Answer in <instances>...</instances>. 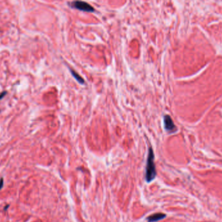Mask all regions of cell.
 <instances>
[{
  "instance_id": "obj_1",
  "label": "cell",
  "mask_w": 222,
  "mask_h": 222,
  "mask_svg": "<svg viewBox=\"0 0 222 222\" xmlns=\"http://www.w3.org/2000/svg\"><path fill=\"white\" fill-rule=\"evenodd\" d=\"M155 154L153 149L149 147L147 158V164L145 168V180L147 182H151L156 176V167L155 164Z\"/></svg>"
},
{
  "instance_id": "obj_2",
  "label": "cell",
  "mask_w": 222,
  "mask_h": 222,
  "mask_svg": "<svg viewBox=\"0 0 222 222\" xmlns=\"http://www.w3.org/2000/svg\"><path fill=\"white\" fill-rule=\"evenodd\" d=\"M70 6L72 8L76 9L82 11L88 12V13H93L94 12V8L91 5L88 4V3L85 2H81V1H75L71 2L69 3Z\"/></svg>"
},
{
  "instance_id": "obj_3",
  "label": "cell",
  "mask_w": 222,
  "mask_h": 222,
  "mask_svg": "<svg viewBox=\"0 0 222 222\" xmlns=\"http://www.w3.org/2000/svg\"><path fill=\"white\" fill-rule=\"evenodd\" d=\"M164 124L166 131L169 132H174L176 131L177 128L170 115H166L164 116Z\"/></svg>"
},
{
  "instance_id": "obj_4",
  "label": "cell",
  "mask_w": 222,
  "mask_h": 222,
  "mask_svg": "<svg viewBox=\"0 0 222 222\" xmlns=\"http://www.w3.org/2000/svg\"><path fill=\"white\" fill-rule=\"evenodd\" d=\"M166 217V215L163 213H155L150 215L147 218L148 222H156L164 219Z\"/></svg>"
},
{
  "instance_id": "obj_5",
  "label": "cell",
  "mask_w": 222,
  "mask_h": 222,
  "mask_svg": "<svg viewBox=\"0 0 222 222\" xmlns=\"http://www.w3.org/2000/svg\"><path fill=\"white\" fill-rule=\"evenodd\" d=\"M70 72H71V73H72L73 76L74 77V78L76 80L79 84H85V80L82 77H81V76L76 71H75L74 70L70 68Z\"/></svg>"
},
{
  "instance_id": "obj_6",
  "label": "cell",
  "mask_w": 222,
  "mask_h": 222,
  "mask_svg": "<svg viewBox=\"0 0 222 222\" xmlns=\"http://www.w3.org/2000/svg\"><path fill=\"white\" fill-rule=\"evenodd\" d=\"M6 93H7L6 91H3V93H2L1 94H0V100L2 99L3 98V97L5 96V95H6Z\"/></svg>"
},
{
  "instance_id": "obj_7",
  "label": "cell",
  "mask_w": 222,
  "mask_h": 222,
  "mask_svg": "<svg viewBox=\"0 0 222 222\" xmlns=\"http://www.w3.org/2000/svg\"><path fill=\"white\" fill-rule=\"evenodd\" d=\"M3 186V178H2L1 179H0V190H1Z\"/></svg>"
}]
</instances>
